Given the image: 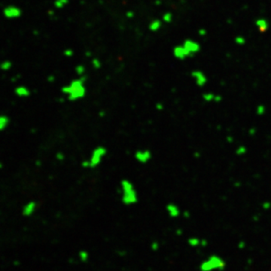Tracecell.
Wrapping results in <instances>:
<instances>
[{
	"label": "cell",
	"mask_w": 271,
	"mask_h": 271,
	"mask_svg": "<svg viewBox=\"0 0 271 271\" xmlns=\"http://www.w3.org/2000/svg\"><path fill=\"white\" fill-rule=\"evenodd\" d=\"M120 191H121V200L122 202L127 206L136 204L138 202V195L136 189L134 188L133 183L127 180L123 179L120 182Z\"/></svg>",
	"instance_id": "obj_1"
},
{
	"label": "cell",
	"mask_w": 271,
	"mask_h": 271,
	"mask_svg": "<svg viewBox=\"0 0 271 271\" xmlns=\"http://www.w3.org/2000/svg\"><path fill=\"white\" fill-rule=\"evenodd\" d=\"M226 267V262L222 257L217 254H211L205 259L199 266L201 271H221Z\"/></svg>",
	"instance_id": "obj_2"
},
{
	"label": "cell",
	"mask_w": 271,
	"mask_h": 271,
	"mask_svg": "<svg viewBox=\"0 0 271 271\" xmlns=\"http://www.w3.org/2000/svg\"><path fill=\"white\" fill-rule=\"evenodd\" d=\"M65 91L69 94L71 100H77L82 98L85 94V89L82 80L73 81L71 85L65 89Z\"/></svg>",
	"instance_id": "obj_3"
},
{
	"label": "cell",
	"mask_w": 271,
	"mask_h": 271,
	"mask_svg": "<svg viewBox=\"0 0 271 271\" xmlns=\"http://www.w3.org/2000/svg\"><path fill=\"white\" fill-rule=\"evenodd\" d=\"M106 149L105 147L100 146V147L96 148L93 152L89 161L85 162L84 165L85 166H89V167H96L97 165H99L101 163V161H102L104 156H106Z\"/></svg>",
	"instance_id": "obj_4"
},
{
	"label": "cell",
	"mask_w": 271,
	"mask_h": 271,
	"mask_svg": "<svg viewBox=\"0 0 271 271\" xmlns=\"http://www.w3.org/2000/svg\"><path fill=\"white\" fill-rule=\"evenodd\" d=\"M182 45L187 48V50L189 51V55L191 57L195 56L196 53H198L200 51V44L196 41H194V40H191V39H187L183 42Z\"/></svg>",
	"instance_id": "obj_5"
},
{
	"label": "cell",
	"mask_w": 271,
	"mask_h": 271,
	"mask_svg": "<svg viewBox=\"0 0 271 271\" xmlns=\"http://www.w3.org/2000/svg\"><path fill=\"white\" fill-rule=\"evenodd\" d=\"M152 152L147 149L138 150L135 153V159L137 161H138L141 164H146L152 159Z\"/></svg>",
	"instance_id": "obj_6"
},
{
	"label": "cell",
	"mask_w": 271,
	"mask_h": 271,
	"mask_svg": "<svg viewBox=\"0 0 271 271\" xmlns=\"http://www.w3.org/2000/svg\"><path fill=\"white\" fill-rule=\"evenodd\" d=\"M173 54H174V57L176 59H179V60H185L186 58L191 57L189 55V51L187 50V48L184 47L182 44L181 45H177V46L174 48Z\"/></svg>",
	"instance_id": "obj_7"
},
{
	"label": "cell",
	"mask_w": 271,
	"mask_h": 271,
	"mask_svg": "<svg viewBox=\"0 0 271 271\" xmlns=\"http://www.w3.org/2000/svg\"><path fill=\"white\" fill-rule=\"evenodd\" d=\"M191 76L192 78L194 79L196 84L200 86V87H202L206 85V83L208 81L207 79V77L205 76V74L202 72V71H192L191 73Z\"/></svg>",
	"instance_id": "obj_8"
},
{
	"label": "cell",
	"mask_w": 271,
	"mask_h": 271,
	"mask_svg": "<svg viewBox=\"0 0 271 271\" xmlns=\"http://www.w3.org/2000/svg\"><path fill=\"white\" fill-rule=\"evenodd\" d=\"M4 14L5 17L10 18V19H13V18H17L20 17L21 14V11L20 8L15 7V6H8L5 9L4 11Z\"/></svg>",
	"instance_id": "obj_9"
},
{
	"label": "cell",
	"mask_w": 271,
	"mask_h": 271,
	"mask_svg": "<svg viewBox=\"0 0 271 271\" xmlns=\"http://www.w3.org/2000/svg\"><path fill=\"white\" fill-rule=\"evenodd\" d=\"M166 212L169 215V217L173 218H176L180 214V208L174 203H168L165 207Z\"/></svg>",
	"instance_id": "obj_10"
},
{
	"label": "cell",
	"mask_w": 271,
	"mask_h": 271,
	"mask_svg": "<svg viewBox=\"0 0 271 271\" xmlns=\"http://www.w3.org/2000/svg\"><path fill=\"white\" fill-rule=\"evenodd\" d=\"M202 99L206 102H220L222 100V97L220 95L212 93H204L202 94Z\"/></svg>",
	"instance_id": "obj_11"
},
{
	"label": "cell",
	"mask_w": 271,
	"mask_h": 271,
	"mask_svg": "<svg viewBox=\"0 0 271 271\" xmlns=\"http://www.w3.org/2000/svg\"><path fill=\"white\" fill-rule=\"evenodd\" d=\"M36 209V203L35 202H30L27 204L25 205L23 208V213L24 216H31L33 213L35 212Z\"/></svg>",
	"instance_id": "obj_12"
},
{
	"label": "cell",
	"mask_w": 271,
	"mask_h": 271,
	"mask_svg": "<svg viewBox=\"0 0 271 271\" xmlns=\"http://www.w3.org/2000/svg\"><path fill=\"white\" fill-rule=\"evenodd\" d=\"M161 26H162V21L159 20H155L149 25V29L152 32H157L161 28Z\"/></svg>",
	"instance_id": "obj_13"
},
{
	"label": "cell",
	"mask_w": 271,
	"mask_h": 271,
	"mask_svg": "<svg viewBox=\"0 0 271 271\" xmlns=\"http://www.w3.org/2000/svg\"><path fill=\"white\" fill-rule=\"evenodd\" d=\"M189 244L192 248H196L202 244V240L197 238H190L189 239Z\"/></svg>",
	"instance_id": "obj_14"
},
{
	"label": "cell",
	"mask_w": 271,
	"mask_h": 271,
	"mask_svg": "<svg viewBox=\"0 0 271 271\" xmlns=\"http://www.w3.org/2000/svg\"><path fill=\"white\" fill-rule=\"evenodd\" d=\"M163 21H165L166 23H169V22H171L172 21V20H173V14L171 13V12H166L165 13L164 15H163Z\"/></svg>",
	"instance_id": "obj_15"
},
{
	"label": "cell",
	"mask_w": 271,
	"mask_h": 271,
	"mask_svg": "<svg viewBox=\"0 0 271 271\" xmlns=\"http://www.w3.org/2000/svg\"><path fill=\"white\" fill-rule=\"evenodd\" d=\"M79 258H80L81 260H83V261L87 260V259H88V253L85 252V251H81V252L79 253Z\"/></svg>",
	"instance_id": "obj_16"
},
{
	"label": "cell",
	"mask_w": 271,
	"mask_h": 271,
	"mask_svg": "<svg viewBox=\"0 0 271 271\" xmlns=\"http://www.w3.org/2000/svg\"><path fill=\"white\" fill-rule=\"evenodd\" d=\"M67 2H68V0H57V1H56V5H57V7H62V6H63Z\"/></svg>",
	"instance_id": "obj_17"
},
{
	"label": "cell",
	"mask_w": 271,
	"mask_h": 271,
	"mask_svg": "<svg viewBox=\"0 0 271 271\" xmlns=\"http://www.w3.org/2000/svg\"><path fill=\"white\" fill-rule=\"evenodd\" d=\"M93 63H94V66L95 68H100L101 66V63H100V62L98 59H94L93 61Z\"/></svg>",
	"instance_id": "obj_18"
},
{
	"label": "cell",
	"mask_w": 271,
	"mask_h": 271,
	"mask_svg": "<svg viewBox=\"0 0 271 271\" xmlns=\"http://www.w3.org/2000/svg\"><path fill=\"white\" fill-rule=\"evenodd\" d=\"M206 34H207V32H206L205 29H200V30H199V35H200L201 36H204Z\"/></svg>",
	"instance_id": "obj_19"
},
{
	"label": "cell",
	"mask_w": 271,
	"mask_h": 271,
	"mask_svg": "<svg viewBox=\"0 0 271 271\" xmlns=\"http://www.w3.org/2000/svg\"><path fill=\"white\" fill-rule=\"evenodd\" d=\"M126 16H127L128 18H132V17L134 16V13L131 12H127V14H126Z\"/></svg>",
	"instance_id": "obj_20"
},
{
	"label": "cell",
	"mask_w": 271,
	"mask_h": 271,
	"mask_svg": "<svg viewBox=\"0 0 271 271\" xmlns=\"http://www.w3.org/2000/svg\"><path fill=\"white\" fill-rule=\"evenodd\" d=\"M156 107H157V109H162V105L159 104V105H157V106H156Z\"/></svg>",
	"instance_id": "obj_21"
}]
</instances>
